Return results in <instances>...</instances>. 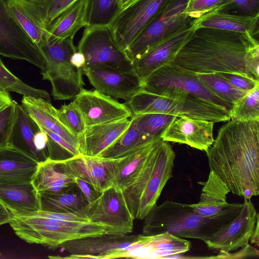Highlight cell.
Segmentation results:
<instances>
[{
  "label": "cell",
  "mask_w": 259,
  "mask_h": 259,
  "mask_svg": "<svg viewBox=\"0 0 259 259\" xmlns=\"http://www.w3.org/2000/svg\"><path fill=\"white\" fill-rule=\"evenodd\" d=\"M243 203H228L219 214L205 217L196 212L189 204L166 200L156 205L144 219L146 235L168 232L182 238L207 239L220 227L233 220Z\"/></svg>",
  "instance_id": "cell-3"
},
{
  "label": "cell",
  "mask_w": 259,
  "mask_h": 259,
  "mask_svg": "<svg viewBox=\"0 0 259 259\" xmlns=\"http://www.w3.org/2000/svg\"><path fill=\"white\" fill-rule=\"evenodd\" d=\"M56 114L62 124L76 138L84 132L87 126L80 111L73 101L56 109Z\"/></svg>",
  "instance_id": "cell-41"
},
{
  "label": "cell",
  "mask_w": 259,
  "mask_h": 259,
  "mask_svg": "<svg viewBox=\"0 0 259 259\" xmlns=\"http://www.w3.org/2000/svg\"><path fill=\"white\" fill-rule=\"evenodd\" d=\"M72 37L64 39L46 37L39 49L45 60L41 74L52 85L55 100L73 99L83 89L82 70L72 64L70 59L77 51Z\"/></svg>",
  "instance_id": "cell-7"
},
{
  "label": "cell",
  "mask_w": 259,
  "mask_h": 259,
  "mask_svg": "<svg viewBox=\"0 0 259 259\" xmlns=\"http://www.w3.org/2000/svg\"><path fill=\"white\" fill-rule=\"evenodd\" d=\"M191 245L190 241L168 232L139 235L130 245L114 250L106 259L170 258L187 252Z\"/></svg>",
  "instance_id": "cell-15"
},
{
  "label": "cell",
  "mask_w": 259,
  "mask_h": 259,
  "mask_svg": "<svg viewBox=\"0 0 259 259\" xmlns=\"http://www.w3.org/2000/svg\"><path fill=\"white\" fill-rule=\"evenodd\" d=\"M233 11L238 15L255 16L259 15V0H222L211 11Z\"/></svg>",
  "instance_id": "cell-43"
},
{
  "label": "cell",
  "mask_w": 259,
  "mask_h": 259,
  "mask_svg": "<svg viewBox=\"0 0 259 259\" xmlns=\"http://www.w3.org/2000/svg\"><path fill=\"white\" fill-rule=\"evenodd\" d=\"M75 183L79 188L89 203L95 200L101 194L96 191L89 184L78 178L75 179Z\"/></svg>",
  "instance_id": "cell-49"
},
{
  "label": "cell",
  "mask_w": 259,
  "mask_h": 259,
  "mask_svg": "<svg viewBox=\"0 0 259 259\" xmlns=\"http://www.w3.org/2000/svg\"><path fill=\"white\" fill-rule=\"evenodd\" d=\"M230 191L226 184L212 171L203 187L198 202L190 204L197 213L211 217L220 213L228 204L227 196Z\"/></svg>",
  "instance_id": "cell-30"
},
{
  "label": "cell",
  "mask_w": 259,
  "mask_h": 259,
  "mask_svg": "<svg viewBox=\"0 0 259 259\" xmlns=\"http://www.w3.org/2000/svg\"><path fill=\"white\" fill-rule=\"evenodd\" d=\"M175 116L162 113L133 115L131 117L139 132L150 140L158 137Z\"/></svg>",
  "instance_id": "cell-38"
},
{
  "label": "cell",
  "mask_w": 259,
  "mask_h": 259,
  "mask_svg": "<svg viewBox=\"0 0 259 259\" xmlns=\"http://www.w3.org/2000/svg\"><path fill=\"white\" fill-rule=\"evenodd\" d=\"M0 88L26 96L43 98L50 101V96L46 91L35 88L22 81L4 65L0 55Z\"/></svg>",
  "instance_id": "cell-39"
},
{
  "label": "cell",
  "mask_w": 259,
  "mask_h": 259,
  "mask_svg": "<svg viewBox=\"0 0 259 259\" xmlns=\"http://www.w3.org/2000/svg\"><path fill=\"white\" fill-rule=\"evenodd\" d=\"M9 224L21 239L51 249L67 241L101 236L106 231L103 227L92 223L64 221L33 215H14Z\"/></svg>",
  "instance_id": "cell-6"
},
{
  "label": "cell",
  "mask_w": 259,
  "mask_h": 259,
  "mask_svg": "<svg viewBox=\"0 0 259 259\" xmlns=\"http://www.w3.org/2000/svg\"><path fill=\"white\" fill-rule=\"evenodd\" d=\"M189 0H175L153 19L133 40L125 53L132 63L149 50L193 23L184 12Z\"/></svg>",
  "instance_id": "cell-8"
},
{
  "label": "cell",
  "mask_w": 259,
  "mask_h": 259,
  "mask_svg": "<svg viewBox=\"0 0 259 259\" xmlns=\"http://www.w3.org/2000/svg\"><path fill=\"white\" fill-rule=\"evenodd\" d=\"M38 162L13 146L0 148V184L31 182Z\"/></svg>",
  "instance_id": "cell-24"
},
{
  "label": "cell",
  "mask_w": 259,
  "mask_h": 259,
  "mask_svg": "<svg viewBox=\"0 0 259 259\" xmlns=\"http://www.w3.org/2000/svg\"><path fill=\"white\" fill-rule=\"evenodd\" d=\"M175 0H134L109 26L118 46L124 52L142 29Z\"/></svg>",
  "instance_id": "cell-12"
},
{
  "label": "cell",
  "mask_w": 259,
  "mask_h": 259,
  "mask_svg": "<svg viewBox=\"0 0 259 259\" xmlns=\"http://www.w3.org/2000/svg\"><path fill=\"white\" fill-rule=\"evenodd\" d=\"M91 84L101 93L125 101L142 90V80L133 71L108 67H83Z\"/></svg>",
  "instance_id": "cell-17"
},
{
  "label": "cell",
  "mask_w": 259,
  "mask_h": 259,
  "mask_svg": "<svg viewBox=\"0 0 259 259\" xmlns=\"http://www.w3.org/2000/svg\"><path fill=\"white\" fill-rule=\"evenodd\" d=\"M40 210L55 212H72L81 210L89 202L76 184L57 193H37Z\"/></svg>",
  "instance_id": "cell-31"
},
{
  "label": "cell",
  "mask_w": 259,
  "mask_h": 259,
  "mask_svg": "<svg viewBox=\"0 0 259 259\" xmlns=\"http://www.w3.org/2000/svg\"><path fill=\"white\" fill-rule=\"evenodd\" d=\"M85 0H76L61 13L46 29V37L64 39L73 38L82 27L84 20Z\"/></svg>",
  "instance_id": "cell-32"
},
{
  "label": "cell",
  "mask_w": 259,
  "mask_h": 259,
  "mask_svg": "<svg viewBox=\"0 0 259 259\" xmlns=\"http://www.w3.org/2000/svg\"><path fill=\"white\" fill-rule=\"evenodd\" d=\"M39 126L48 136L49 158L62 160L80 154L78 149L70 145L61 136L45 127Z\"/></svg>",
  "instance_id": "cell-42"
},
{
  "label": "cell",
  "mask_w": 259,
  "mask_h": 259,
  "mask_svg": "<svg viewBox=\"0 0 259 259\" xmlns=\"http://www.w3.org/2000/svg\"><path fill=\"white\" fill-rule=\"evenodd\" d=\"M206 153L210 170L230 193L244 199L259 194V120H229Z\"/></svg>",
  "instance_id": "cell-2"
},
{
  "label": "cell",
  "mask_w": 259,
  "mask_h": 259,
  "mask_svg": "<svg viewBox=\"0 0 259 259\" xmlns=\"http://www.w3.org/2000/svg\"><path fill=\"white\" fill-rule=\"evenodd\" d=\"M235 88L248 92L259 85V79L242 73L215 72Z\"/></svg>",
  "instance_id": "cell-45"
},
{
  "label": "cell",
  "mask_w": 259,
  "mask_h": 259,
  "mask_svg": "<svg viewBox=\"0 0 259 259\" xmlns=\"http://www.w3.org/2000/svg\"><path fill=\"white\" fill-rule=\"evenodd\" d=\"M3 257V254L0 253V258H2Z\"/></svg>",
  "instance_id": "cell-55"
},
{
  "label": "cell",
  "mask_w": 259,
  "mask_h": 259,
  "mask_svg": "<svg viewBox=\"0 0 259 259\" xmlns=\"http://www.w3.org/2000/svg\"><path fill=\"white\" fill-rule=\"evenodd\" d=\"M222 0H191L184 12L193 18H197L209 12Z\"/></svg>",
  "instance_id": "cell-47"
},
{
  "label": "cell",
  "mask_w": 259,
  "mask_h": 259,
  "mask_svg": "<svg viewBox=\"0 0 259 259\" xmlns=\"http://www.w3.org/2000/svg\"><path fill=\"white\" fill-rule=\"evenodd\" d=\"M239 250V251L236 250L234 251V252H220L218 255L215 257H213V258H241L254 257L258 255V250L255 247L250 246L249 244Z\"/></svg>",
  "instance_id": "cell-48"
},
{
  "label": "cell",
  "mask_w": 259,
  "mask_h": 259,
  "mask_svg": "<svg viewBox=\"0 0 259 259\" xmlns=\"http://www.w3.org/2000/svg\"><path fill=\"white\" fill-rule=\"evenodd\" d=\"M175 157L171 146L161 139L122 191L134 220H144L156 205L172 176Z\"/></svg>",
  "instance_id": "cell-4"
},
{
  "label": "cell",
  "mask_w": 259,
  "mask_h": 259,
  "mask_svg": "<svg viewBox=\"0 0 259 259\" xmlns=\"http://www.w3.org/2000/svg\"><path fill=\"white\" fill-rule=\"evenodd\" d=\"M131 123L128 127L99 157H119L154 140H150L142 135L133 119L131 118Z\"/></svg>",
  "instance_id": "cell-35"
},
{
  "label": "cell",
  "mask_w": 259,
  "mask_h": 259,
  "mask_svg": "<svg viewBox=\"0 0 259 259\" xmlns=\"http://www.w3.org/2000/svg\"><path fill=\"white\" fill-rule=\"evenodd\" d=\"M18 103L12 102L0 111V148L9 144L14 125Z\"/></svg>",
  "instance_id": "cell-44"
},
{
  "label": "cell",
  "mask_w": 259,
  "mask_h": 259,
  "mask_svg": "<svg viewBox=\"0 0 259 259\" xmlns=\"http://www.w3.org/2000/svg\"><path fill=\"white\" fill-rule=\"evenodd\" d=\"M194 29L209 28L239 32L258 38L259 15L244 16L222 11L208 12L193 22Z\"/></svg>",
  "instance_id": "cell-25"
},
{
  "label": "cell",
  "mask_w": 259,
  "mask_h": 259,
  "mask_svg": "<svg viewBox=\"0 0 259 259\" xmlns=\"http://www.w3.org/2000/svg\"><path fill=\"white\" fill-rule=\"evenodd\" d=\"M73 102L87 126L128 119L133 113L125 104L96 90L82 89Z\"/></svg>",
  "instance_id": "cell-16"
},
{
  "label": "cell",
  "mask_w": 259,
  "mask_h": 259,
  "mask_svg": "<svg viewBox=\"0 0 259 259\" xmlns=\"http://www.w3.org/2000/svg\"><path fill=\"white\" fill-rule=\"evenodd\" d=\"M0 55L26 61L41 71L45 65L40 49L9 14L7 0H0Z\"/></svg>",
  "instance_id": "cell-13"
},
{
  "label": "cell",
  "mask_w": 259,
  "mask_h": 259,
  "mask_svg": "<svg viewBox=\"0 0 259 259\" xmlns=\"http://www.w3.org/2000/svg\"><path fill=\"white\" fill-rule=\"evenodd\" d=\"M75 178L65 170L60 160L48 158L38 162L31 183L37 193H54L75 183Z\"/></svg>",
  "instance_id": "cell-29"
},
{
  "label": "cell",
  "mask_w": 259,
  "mask_h": 259,
  "mask_svg": "<svg viewBox=\"0 0 259 259\" xmlns=\"http://www.w3.org/2000/svg\"><path fill=\"white\" fill-rule=\"evenodd\" d=\"M131 119L87 126L77 138L81 154L99 157L128 127Z\"/></svg>",
  "instance_id": "cell-21"
},
{
  "label": "cell",
  "mask_w": 259,
  "mask_h": 259,
  "mask_svg": "<svg viewBox=\"0 0 259 259\" xmlns=\"http://www.w3.org/2000/svg\"><path fill=\"white\" fill-rule=\"evenodd\" d=\"M230 116L238 121L259 120V85L233 104Z\"/></svg>",
  "instance_id": "cell-40"
},
{
  "label": "cell",
  "mask_w": 259,
  "mask_h": 259,
  "mask_svg": "<svg viewBox=\"0 0 259 259\" xmlns=\"http://www.w3.org/2000/svg\"><path fill=\"white\" fill-rule=\"evenodd\" d=\"M196 74L208 91L232 105L247 93L235 88L216 73Z\"/></svg>",
  "instance_id": "cell-36"
},
{
  "label": "cell",
  "mask_w": 259,
  "mask_h": 259,
  "mask_svg": "<svg viewBox=\"0 0 259 259\" xmlns=\"http://www.w3.org/2000/svg\"><path fill=\"white\" fill-rule=\"evenodd\" d=\"M14 214L0 202V226L10 223Z\"/></svg>",
  "instance_id": "cell-50"
},
{
  "label": "cell",
  "mask_w": 259,
  "mask_h": 259,
  "mask_svg": "<svg viewBox=\"0 0 259 259\" xmlns=\"http://www.w3.org/2000/svg\"><path fill=\"white\" fill-rule=\"evenodd\" d=\"M21 103L24 109L40 126L59 135L79 150L77 138L59 121L56 114V108L50 101L41 98L23 96Z\"/></svg>",
  "instance_id": "cell-27"
},
{
  "label": "cell",
  "mask_w": 259,
  "mask_h": 259,
  "mask_svg": "<svg viewBox=\"0 0 259 259\" xmlns=\"http://www.w3.org/2000/svg\"><path fill=\"white\" fill-rule=\"evenodd\" d=\"M39 125L21 105L17 104L16 117L9 144L24 152L38 162L47 159L35 145V137Z\"/></svg>",
  "instance_id": "cell-28"
},
{
  "label": "cell",
  "mask_w": 259,
  "mask_h": 259,
  "mask_svg": "<svg viewBox=\"0 0 259 259\" xmlns=\"http://www.w3.org/2000/svg\"><path fill=\"white\" fill-rule=\"evenodd\" d=\"M258 223L259 221L256 223L255 228L249 240L251 244L256 245L257 247L258 246L259 242Z\"/></svg>",
  "instance_id": "cell-53"
},
{
  "label": "cell",
  "mask_w": 259,
  "mask_h": 259,
  "mask_svg": "<svg viewBox=\"0 0 259 259\" xmlns=\"http://www.w3.org/2000/svg\"><path fill=\"white\" fill-rule=\"evenodd\" d=\"M45 30L76 0H17Z\"/></svg>",
  "instance_id": "cell-33"
},
{
  "label": "cell",
  "mask_w": 259,
  "mask_h": 259,
  "mask_svg": "<svg viewBox=\"0 0 259 259\" xmlns=\"http://www.w3.org/2000/svg\"><path fill=\"white\" fill-rule=\"evenodd\" d=\"M170 63L195 73H242L259 79L258 38L225 30L197 28Z\"/></svg>",
  "instance_id": "cell-1"
},
{
  "label": "cell",
  "mask_w": 259,
  "mask_h": 259,
  "mask_svg": "<svg viewBox=\"0 0 259 259\" xmlns=\"http://www.w3.org/2000/svg\"><path fill=\"white\" fill-rule=\"evenodd\" d=\"M70 61L72 65L81 69L85 66V64L83 55L77 51L72 55Z\"/></svg>",
  "instance_id": "cell-51"
},
{
  "label": "cell",
  "mask_w": 259,
  "mask_h": 259,
  "mask_svg": "<svg viewBox=\"0 0 259 259\" xmlns=\"http://www.w3.org/2000/svg\"><path fill=\"white\" fill-rule=\"evenodd\" d=\"M258 221L259 214L250 199H244L239 213L204 242L209 249L220 252L235 251L248 244Z\"/></svg>",
  "instance_id": "cell-14"
},
{
  "label": "cell",
  "mask_w": 259,
  "mask_h": 259,
  "mask_svg": "<svg viewBox=\"0 0 259 259\" xmlns=\"http://www.w3.org/2000/svg\"><path fill=\"white\" fill-rule=\"evenodd\" d=\"M13 101L9 92L0 88V111Z\"/></svg>",
  "instance_id": "cell-52"
},
{
  "label": "cell",
  "mask_w": 259,
  "mask_h": 259,
  "mask_svg": "<svg viewBox=\"0 0 259 259\" xmlns=\"http://www.w3.org/2000/svg\"><path fill=\"white\" fill-rule=\"evenodd\" d=\"M66 171L89 184L96 191L102 193L113 184L102 157L79 154L60 160Z\"/></svg>",
  "instance_id": "cell-22"
},
{
  "label": "cell",
  "mask_w": 259,
  "mask_h": 259,
  "mask_svg": "<svg viewBox=\"0 0 259 259\" xmlns=\"http://www.w3.org/2000/svg\"><path fill=\"white\" fill-rule=\"evenodd\" d=\"M161 139L157 138L119 157L103 158L113 186L123 190Z\"/></svg>",
  "instance_id": "cell-23"
},
{
  "label": "cell",
  "mask_w": 259,
  "mask_h": 259,
  "mask_svg": "<svg viewBox=\"0 0 259 259\" xmlns=\"http://www.w3.org/2000/svg\"><path fill=\"white\" fill-rule=\"evenodd\" d=\"M214 123L204 119L175 116L160 137L164 141L186 144L206 152L214 140Z\"/></svg>",
  "instance_id": "cell-18"
},
{
  "label": "cell",
  "mask_w": 259,
  "mask_h": 259,
  "mask_svg": "<svg viewBox=\"0 0 259 259\" xmlns=\"http://www.w3.org/2000/svg\"><path fill=\"white\" fill-rule=\"evenodd\" d=\"M134 0H120V6L121 10L128 6Z\"/></svg>",
  "instance_id": "cell-54"
},
{
  "label": "cell",
  "mask_w": 259,
  "mask_h": 259,
  "mask_svg": "<svg viewBox=\"0 0 259 259\" xmlns=\"http://www.w3.org/2000/svg\"><path fill=\"white\" fill-rule=\"evenodd\" d=\"M194 30L192 23L149 50L133 62L134 71L143 80L157 69L171 63Z\"/></svg>",
  "instance_id": "cell-20"
},
{
  "label": "cell",
  "mask_w": 259,
  "mask_h": 259,
  "mask_svg": "<svg viewBox=\"0 0 259 259\" xmlns=\"http://www.w3.org/2000/svg\"><path fill=\"white\" fill-rule=\"evenodd\" d=\"M121 10L120 0H85V27L109 26Z\"/></svg>",
  "instance_id": "cell-34"
},
{
  "label": "cell",
  "mask_w": 259,
  "mask_h": 259,
  "mask_svg": "<svg viewBox=\"0 0 259 259\" xmlns=\"http://www.w3.org/2000/svg\"><path fill=\"white\" fill-rule=\"evenodd\" d=\"M142 90L167 97L191 94L230 111L233 106L208 91L199 80L196 73L170 63L160 67L143 79Z\"/></svg>",
  "instance_id": "cell-9"
},
{
  "label": "cell",
  "mask_w": 259,
  "mask_h": 259,
  "mask_svg": "<svg viewBox=\"0 0 259 259\" xmlns=\"http://www.w3.org/2000/svg\"><path fill=\"white\" fill-rule=\"evenodd\" d=\"M0 202L14 215L40 210L37 192L31 182L0 184Z\"/></svg>",
  "instance_id": "cell-26"
},
{
  "label": "cell",
  "mask_w": 259,
  "mask_h": 259,
  "mask_svg": "<svg viewBox=\"0 0 259 259\" xmlns=\"http://www.w3.org/2000/svg\"><path fill=\"white\" fill-rule=\"evenodd\" d=\"M136 235H114L86 237L67 241L60 245L69 252V256H49L50 258L70 259H106L108 255L119 248L128 246L136 239Z\"/></svg>",
  "instance_id": "cell-19"
},
{
  "label": "cell",
  "mask_w": 259,
  "mask_h": 259,
  "mask_svg": "<svg viewBox=\"0 0 259 259\" xmlns=\"http://www.w3.org/2000/svg\"><path fill=\"white\" fill-rule=\"evenodd\" d=\"M92 223L105 228V234L128 235L132 232L134 219L122 191L112 186L83 209Z\"/></svg>",
  "instance_id": "cell-11"
},
{
  "label": "cell",
  "mask_w": 259,
  "mask_h": 259,
  "mask_svg": "<svg viewBox=\"0 0 259 259\" xmlns=\"http://www.w3.org/2000/svg\"><path fill=\"white\" fill-rule=\"evenodd\" d=\"M7 5L10 16L39 48L46 38L45 30L28 14L17 0H7Z\"/></svg>",
  "instance_id": "cell-37"
},
{
  "label": "cell",
  "mask_w": 259,
  "mask_h": 259,
  "mask_svg": "<svg viewBox=\"0 0 259 259\" xmlns=\"http://www.w3.org/2000/svg\"><path fill=\"white\" fill-rule=\"evenodd\" d=\"M76 49L85 58V67L134 71L132 62L115 42L109 26L85 27Z\"/></svg>",
  "instance_id": "cell-10"
},
{
  "label": "cell",
  "mask_w": 259,
  "mask_h": 259,
  "mask_svg": "<svg viewBox=\"0 0 259 259\" xmlns=\"http://www.w3.org/2000/svg\"><path fill=\"white\" fill-rule=\"evenodd\" d=\"M83 209L77 211L72 212H55L39 210L37 212L29 215L42 217L64 221L87 223H92L84 214Z\"/></svg>",
  "instance_id": "cell-46"
},
{
  "label": "cell",
  "mask_w": 259,
  "mask_h": 259,
  "mask_svg": "<svg viewBox=\"0 0 259 259\" xmlns=\"http://www.w3.org/2000/svg\"><path fill=\"white\" fill-rule=\"evenodd\" d=\"M133 115L162 113L215 122L230 120L227 108L191 94L167 97L141 90L125 102Z\"/></svg>",
  "instance_id": "cell-5"
}]
</instances>
